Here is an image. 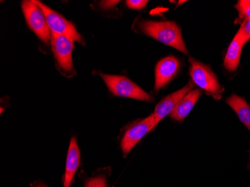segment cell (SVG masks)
I'll use <instances>...</instances> for the list:
<instances>
[{"mask_svg":"<svg viewBox=\"0 0 250 187\" xmlns=\"http://www.w3.org/2000/svg\"><path fill=\"white\" fill-rule=\"evenodd\" d=\"M189 74L194 84L203 89L214 99H221L223 88L217 77L208 66L202 64L193 58H189Z\"/></svg>","mask_w":250,"mask_h":187,"instance_id":"7a4b0ae2","label":"cell"},{"mask_svg":"<svg viewBox=\"0 0 250 187\" xmlns=\"http://www.w3.org/2000/svg\"><path fill=\"white\" fill-rule=\"evenodd\" d=\"M247 20H250V17H249L248 19H247Z\"/></svg>","mask_w":250,"mask_h":187,"instance_id":"ffe728a7","label":"cell"},{"mask_svg":"<svg viewBox=\"0 0 250 187\" xmlns=\"http://www.w3.org/2000/svg\"><path fill=\"white\" fill-rule=\"evenodd\" d=\"M84 187H106V177L104 175H98L87 180Z\"/></svg>","mask_w":250,"mask_h":187,"instance_id":"9a60e30c","label":"cell"},{"mask_svg":"<svg viewBox=\"0 0 250 187\" xmlns=\"http://www.w3.org/2000/svg\"><path fill=\"white\" fill-rule=\"evenodd\" d=\"M200 96V90H191L181 100L173 111L171 112L169 115L171 118L178 122H182L189 115L192 108L194 107L195 104Z\"/></svg>","mask_w":250,"mask_h":187,"instance_id":"8fae6325","label":"cell"},{"mask_svg":"<svg viewBox=\"0 0 250 187\" xmlns=\"http://www.w3.org/2000/svg\"><path fill=\"white\" fill-rule=\"evenodd\" d=\"M194 85L193 82H189V83L185 85L184 88L166 97L164 99H163L161 102L157 104L155 109H154V113L152 114L154 115L156 126L166 116L171 114V112L175 109V106L178 105V103L188 92H189L192 89Z\"/></svg>","mask_w":250,"mask_h":187,"instance_id":"ba28073f","label":"cell"},{"mask_svg":"<svg viewBox=\"0 0 250 187\" xmlns=\"http://www.w3.org/2000/svg\"><path fill=\"white\" fill-rule=\"evenodd\" d=\"M179 67V60L175 56H168L159 61L155 68V91L168 84L176 75Z\"/></svg>","mask_w":250,"mask_h":187,"instance_id":"9c48e42d","label":"cell"},{"mask_svg":"<svg viewBox=\"0 0 250 187\" xmlns=\"http://www.w3.org/2000/svg\"><path fill=\"white\" fill-rule=\"evenodd\" d=\"M74 41L64 36L51 35L52 50L56 58L59 68L69 77L75 75L76 71L73 65L72 53L74 48Z\"/></svg>","mask_w":250,"mask_h":187,"instance_id":"8992f818","label":"cell"},{"mask_svg":"<svg viewBox=\"0 0 250 187\" xmlns=\"http://www.w3.org/2000/svg\"><path fill=\"white\" fill-rule=\"evenodd\" d=\"M155 126L154 115H151L129 127L125 132L121 143L124 156L127 155L136 145Z\"/></svg>","mask_w":250,"mask_h":187,"instance_id":"52a82bcc","label":"cell"},{"mask_svg":"<svg viewBox=\"0 0 250 187\" xmlns=\"http://www.w3.org/2000/svg\"><path fill=\"white\" fill-rule=\"evenodd\" d=\"M146 0H127L126 1L127 7L131 9L141 10L146 8L147 4Z\"/></svg>","mask_w":250,"mask_h":187,"instance_id":"e0dca14e","label":"cell"},{"mask_svg":"<svg viewBox=\"0 0 250 187\" xmlns=\"http://www.w3.org/2000/svg\"><path fill=\"white\" fill-rule=\"evenodd\" d=\"M112 94L122 98L142 101H151L153 98L144 90L124 76L100 74Z\"/></svg>","mask_w":250,"mask_h":187,"instance_id":"3957f363","label":"cell"},{"mask_svg":"<svg viewBox=\"0 0 250 187\" xmlns=\"http://www.w3.org/2000/svg\"><path fill=\"white\" fill-rule=\"evenodd\" d=\"M119 2V1H103L101 2V5L104 8H112L116 6Z\"/></svg>","mask_w":250,"mask_h":187,"instance_id":"ac0fdd59","label":"cell"},{"mask_svg":"<svg viewBox=\"0 0 250 187\" xmlns=\"http://www.w3.org/2000/svg\"><path fill=\"white\" fill-rule=\"evenodd\" d=\"M238 33L241 36L243 43L245 44L250 39V20L243 21L241 28L238 30Z\"/></svg>","mask_w":250,"mask_h":187,"instance_id":"2e32d148","label":"cell"},{"mask_svg":"<svg viewBox=\"0 0 250 187\" xmlns=\"http://www.w3.org/2000/svg\"><path fill=\"white\" fill-rule=\"evenodd\" d=\"M238 13H239V18L238 22H242L245 20L248 19L250 15V0H241L237 2L236 5Z\"/></svg>","mask_w":250,"mask_h":187,"instance_id":"5bb4252c","label":"cell"},{"mask_svg":"<svg viewBox=\"0 0 250 187\" xmlns=\"http://www.w3.org/2000/svg\"><path fill=\"white\" fill-rule=\"evenodd\" d=\"M143 33L164 44L172 46L181 53L188 54L181 29L172 21H143L139 23Z\"/></svg>","mask_w":250,"mask_h":187,"instance_id":"6da1fadb","label":"cell"},{"mask_svg":"<svg viewBox=\"0 0 250 187\" xmlns=\"http://www.w3.org/2000/svg\"><path fill=\"white\" fill-rule=\"evenodd\" d=\"M22 10L31 30L43 43L48 44L51 39V32L42 8L34 0H25L22 2Z\"/></svg>","mask_w":250,"mask_h":187,"instance_id":"277c9868","label":"cell"},{"mask_svg":"<svg viewBox=\"0 0 250 187\" xmlns=\"http://www.w3.org/2000/svg\"><path fill=\"white\" fill-rule=\"evenodd\" d=\"M32 187H47V186L45 185V184H42V183H41V184H35V185L34 186H32Z\"/></svg>","mask_w":250,"mask_h":187,"instance_id":"d6986e66","label":"cell"},{"mask_svg":"<svg viewBox=\"0 0 250 187\" xmlns=\"http://www.w3.org/2000/svg\"><path fill=\"white\" fill-rule=\"evenodd\" d=\"M80 165H81V152L77 145V139L76 137H73L71 139L69 147L67 150L63 187H70Z\"/></svg>","mask_w":250,"mask_h":187,"instance_id":"30bf717a","label":"cell"},{"mask_svg":"<svg viewBox=\"0 0 250 187\" xmlns=\"http://www.w3.org/2000/svg\"><path fill=\"white\" fill-rule=\"evenodd\" d=\"M34 2H36L43 11L51 35L67 36L81 44H85L83 38L81 34L77 32V29L72 22L67 21L60 14L53 11L40 1L34 0Z\"/></svg>","mask_w":250,"mask_h":187,"instance_id":"5b68a950","label":"cell"},{"mask_svg":"<svg viewBox=\"0 0 250 187\" xmlns=\"http://www.w3.org/2000/svg\"><path fill=\"white\" fill-rule=\"evenodd\" d=\"M244 43L241 40V36L237 32L235 37L229 46L228 50L225 57L224 65L229 71H234L239 64L241 51Z\"/></svg>","mask_w":250,"mask_h":187,"instance_id":"7c38bea8","label":"cell"},{"mask_svg":"<svg viewBox=\"0 0 250 187\" xmlns=\"http://www.w3.org/2000/svg\"><path fill=\"white\" fill-rule=\"evenodd\" d=\"M227 104L234 109L241 122L250 131V107L245 100L237 95H232L227 100Z\"/></svg>","mask_w":250,"mask_h":187,"instance_id":"4fadbf2b","label":"cell"}]
</instances>
